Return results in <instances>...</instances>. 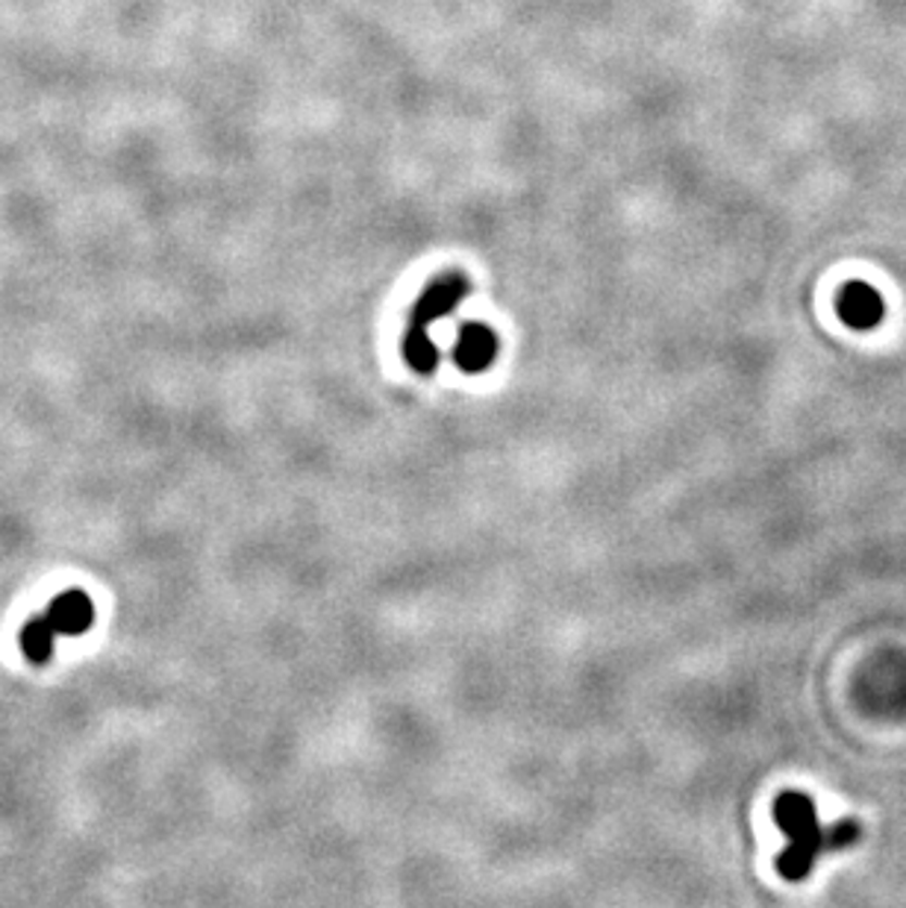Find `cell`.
Returning <instances> with one entry per match:
<instances>
[{
  "instance_id": "cell-1",
  "label": "cell",
  "mask_w": 906,
  "mask_h": 908,
  "mask_svg": "<svg viewBox=\"0 0 906 908\" xmlns=\"http://www.w3.org/2000/svg\"><path fill=\"white\" fill-rule=\"evenodd\" d=\"M774 823L789 838V847L777 856V873L789 882L807 879L818 853H824V830L812 797L804 791H783L774 800Z\"/></svg>"
},
{
  "instance_id": "cell-2",
  "label": "cell",
  "mask_w": 906,
  "mask_h": 908,
  "mask_svg": "<svg viewBox=\"0 0 906 908\" xmlns=\"http://www.w3.org/2000/svg\"><path fill=\"white\" fill-rule=\"evenodd\" d=\"M469 291H471V283L462 271H445V274H438L433 283L424 286V291H421L419 300H415L409 324H415V326L436 324V321H442V318H448L450 312H457V309L462 307V300L469 297Z\"/></svg>"
},
{
  "instance_id": "cell-3",
  "label": "cell",
  "mask_w": 906,
  "mask_h": 908,
  "mask_svg": "<svg viewBox=\"0 0 906 908\" xmlns=\"http://www.w3.org/2000/svg\"><path fill=\"white\" fill-rule=\"evenodd\" d=\"M498 350L500 341L492 326L483 324V321H466L459 326L450 359L462 374H486L488 368L495 365Z\"/></svg>"
},
{
  "instance_id": "cell-4",
  "label": "cell",
  "mask_w": 906,
  "mask_h": 908,
  "mask_svg": "<svg viewBox=\"0 0 906 908\" xmlns=\"http://www.w3.org/2000/svg\"><path fill=\"white\" fill-rule=\"evenodd\" d=\"M836 312L851 329L868 333V329L883 324V318H886V300H883V295H880L874 286H868V283H847V286L839 291Z\"/></svg>"
},
{
  "instance_id": "cell-5",
  "label": "cell",
  "mask_w": 906,
  "mask_h": 908,
  "mask_svg": "<svg viewBox=\"0 0 906 908\" xmlns=\"http://www.w3.org/2000/svg\"><path fill=\"white\" fill-rule=\"evenodd\" d=\"M91 618H95V612H91V600L83 592H69L50 602L48 623L57 632H69V635L86 632L89 630Z\"/></svg>"
},
{
  "instance_id": "cell-6",
  "label": "cell",
  "mask_w": 906,
  "mask_h": 908,
  "mask_svg": "<svg viewBox=\"0 0 906 908\" xmlns=\"http://www.w3.org/2000/svg\"><path fill=\"white\" fill-rule=\"evenodd\" d=\"M400 353H404V359H407V365L412 368V371H419V374L424 376L433 374L438 368V359H442L436 341L430 338V326L415 324H409V329L404 333Z\"/></svg>"
},
{
  "instance_id": "cell-7",
  "label": "cell",
  "mask_w": 906,
  "mask_h": 908,
  "mask_svg": "<svg viewBox=\"0 0 906 908\" xmlns=\"http://www.w3.org/2000/svg\"><path fill=\"white\" fill-rule=\"evenodd\" d=\"M53 632L57 630L50 626L48 618L24 626V632H21V647H24V652L30 656L33 662H45L50 652H53Z\"/></svg>"
},
{
  "instance_id": "cell-8",
  "label": "cell",
  "mask_w": 906,
  "mask_h": 908,
  "mask_svg": "<svg viewBox=\"0 0 906 908\" xmlns=\"http://www.w3.org/2000/svg\"><path fill=\"white\" fill-rule=\"evenodd\" d=\"M859 832L862 830H859V823L854 818L839 820V823H833V826L824 832V849L836 853V849L854 847L859 841Z\"/></svg>"
}]
</instances>
